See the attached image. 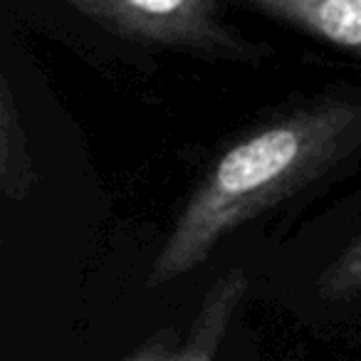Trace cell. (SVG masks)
<instances>
[{
    "mask_svg": "<svg viewBox=\"0 0 361 361\" xmlns=\"http://www.w3.org/2000/svg\"><path fill=\"white\" fill-rule=\"evenodd\" d=\"M70 8L121 40L191 52H238L243 37L216 0H72Z\"/></svg>",
    "mask_w": 361,
    "mask_h": 361,
    "instance_id": "7a4b0ae2",
    "label": "cell"
},
{
    "mask_svg": "<svg viewBox=\"0 0 361 361\" xmlns=\"http://www.w3.org/2000/svg\"><path fill=\"white\" fill-rule=\"evenodd\" d=\"M37 180L23 111L8 77H0V186L11 201H25Z\"/></svg>",
    "mask_w": 361,
    "mask_h": 361,
    "instance_id": "5b68a950",
    "label": "cell"
},
{
    "mask_svg": "<svg viewBox=\"0 0 361 361\" xmlns=\"http://www.w3.org/2000/svg\"><path fill=\"white\" fill-rule=\"evenodd\" d=\"M255 13L361 57V0H255Z\"/></svg>",
    "mask_w": 361,
    "mask_h": 361,
    "instance_id": "3957f363",
    "label": "cell"
},
{
    "mask_svg": "<svg viewBox=\"0 0 361 361\" xmlns=\"http://www.w3.org/2000/svg\"><path fill=\"white\" fill-rule=\"evenodd\" d=\"M247 290V277L243 267H233L221 275L203 295L198 314L188 329L186 339L180 341L173 361H216L221 351L223 336L240 307Z\"/></svg>",
    "mask_w": 361,
    "mask_h": 361,
    "instance_id": "277c9868",
    "label": "cell"
},
{
    "mask_svg": "<svg viewBox=\"0 0 361 361\" xmlns=\"http://www.w3.org/2000/svg\"><path fill=\"white\" fill-rule=\"evenodd\" d=\"M178 339L171 329L156 331L151 339H146L139 349L126 354L121 361H173L176 351H178Z\"/></svg>",
    "mask_w": 361,
    "mask_h": 361,
    "instance_id": "52a82bcc",
    "label": "cell"
},
{
    "mask_svg": "<svg viewBox=\"0 0 361 361\" xmlns=\"http://www.w3.org/2000/svg\"><path fill=\"white\" fill-rule=\"evenodd\" d=\"M319 292L331 302H349L361 297V233L322 272Z\"/></svg>",
    "mask_w": 361,
    "mask_h": 361,
    "instance_id": "8992f818",
    "label": "cell"
},
{
    "mask_svg": "<svg viewBox=\"0 0 361 361\" xmlns=\"http://www.w3.org/2000/svg\"><path fill=\"white\" fill-rule=\"evenodd\" d=\"M361 146V102L339 94L255 124L213 159L154 257L149 287L188 275L255 221Z\"/></svg>",
    "mask_w": 361,
    "mask_h": 361,
    "instance_id": "6da1fadb",
    "label": "cell"
}]
</instances>
